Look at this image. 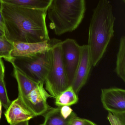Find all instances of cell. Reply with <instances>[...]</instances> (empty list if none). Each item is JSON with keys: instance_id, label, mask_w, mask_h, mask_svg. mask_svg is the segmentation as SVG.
<instances>
[{"instance_id": "1", "label": "cell", "mask_w": 125, "mask_h": 125, "mask_svg": "<svg viewBox=\"0 0 125 125\" xmlns=\"http://www.w3.org/2000/svg\"><path fill=\"white\" fill-rule=\"evenodd\" d=\"M4 34L12 42L50 40L46 23L47 10L16 6L2 2Z\"/></svg>"}, {"instance_id": "2", "label": "cell", "mask_w": 125, "mask_h": 125, "mask_svg": "<svg viewBox=\"0 0 125 125\" xmlns=\"http://www.w3.org/2000/svg\"><path fill=\"white\" fill-rule=\"evenodd\" d=\"M115 20L110 2L99 0L90 21L87 44L93 67L102 58L114 36Z\"/></svg>"}, {"instance_id": "3", "label": "cell", "mask_w": 125, "mask_h": 125, "mask_svg": "<svg viewBox=\"0 0 125 125\" xmlns=\"http://www.w3.org/2000/svg\"><path fill=\"white\" fill-rule=\"evenodd\" d=\"M86 10L85 0H52L47 9L55 34L72 32L79 26Z\"/></svg>"}, {"instance_id": "4", "label": "cell", "mask_w": 125, "mask_h": 125, "mask_svg": "<svg viewBox=\"0 0 125 125\" xmlns=\"http://www.w3.org/2000/svg\"><path fill=\"white\" fill-rule=\"evenodd\" d=\"M61 42V40L56 39L49 41L52 62L45 83L46 90L54 98L69 86L62 58Z\"/></svg>"}, {"instance_id": "5", "label": "cell", "mask_w": 125, "mask_h": 125, "mask_svg": "<svg viewBox=\"0 0 125 125\" xmlns=\"http://www.w3.org/2000/svg\"><path fill=\"white\" fill-rule=\"evenodd\" d=\"M51 49L27 57L13 58L10 63L32 80L45 83L52 62Z\"/></svg>"}, {"instance_id": "6", "label": "cell", "mask_w": 125, "mask_h": 125, "mask_svg": "<svg viewBox=\"0 0 125 125\" xmlns=\"http://www.w3.org/2000/svg\"><path fill=\"white\" fill-rule=\"evenodd\" d=\"M44 84L39 82L26 96L21 98L18 97L23 105L35 117L43 116L50 108L47 100L53 97L44 88Z\"/></svg>"}, {"instance_id": "7", "label": "cell", "mask_w": 125, "mask_h": 125, "mask_svg": "<svg viewBox=\"0 0 125 125\" xmlns=\"http://www.w3.org/2000/svg\"><path fill=\"white\" fill-rule=\"evenodd\" d=\"M62 58L69 86H71L80 58L81 46L75 40L68 39L62 41Z\"/></svg>"}, {"instance_id": "8", "label": "cell", "mask_w": 125, "mask_h": 125, "mask_svg": "<svg viewBox=\"0 0 125 125\" xmlns=\"http://www.w3.org/2000/svg\"><path fill=\"white\" fill-rule=\"evenodd\" d=\"M101 101L103 108L108 112L125 113V90L118 87L101 89Z\"/></svg>"}, {"instance_id": "9", "label": "cell", "mask_w": 125, "mask_h": 125, "mask_svg": "<svg viewBox=\"0 0 125 125\" xmlns=\"http://www.w3.org/2000/svg\"><path fill=\"white\" fill-rule=\"evenodd\" d=\"M92 66L89 47L87 45H82L80 61L71 85L76 94L86 83Z\"/></svg>"}, {"instance_id": "10", "label": "cell", "mask_w": 125, "mask_h": 125, "mask_svg": "<svg viewBox=\"0 0 125 125\" xmlns=\"http://www.w3.org/2000/svg\"><path fill=\"white\" fill-rule=\"evenodd\" d=\"M50 41V40H49ZM49 41L38 42H12V58L27 57L45 52L51 49Z\"/></svg>"}, {"instance_id": "11", "label": "cell", "mask_w": 125, "mask_h": 125, "mask_svg": "<svg viewBox=\"0 0 125 125\" xmlns=\"http://www.w3.org/2000/svg\"><path fill=\"white\" fill-rule=\"evenodd\" d=\"M4 115L7 122L10 125L29 120L35 117L23 105L18 98L12 101Z\"/></svg>"}, {"instance_id": "12", "label": "cell", "mask_w": 125, "mask_h": 125, "mask_svg": "<svg viewBox=\"0 0 125 125\" xmlns=\"http://www.w3.org/2000/svg\"><path fill=\"white\" fill-rule=\"evenodd\" d=\"M13 76L17 82L18 91V97L19 98L26 96L37 86L39 82L32 80L14 67H13Z\"/></svg>"}, {"instance_id": "13", "label": "cell", "mask_w": 125, "mask_h": 125, "mask_svg": "<svg viewBox=\"0 0 125 125\" xmlns=\"http://www.w3.org/2000/svg\"><path fill=\"white\" fill-rule=\"evenodd\" d=\"M4 3L20 7L47 10L52 0H0Z\"/></svg>"}, {"instance_id": "14", "label": "cell", "mask_w": 125, "mask_h": 125, "mask_svg": "<svg viewBox=\"0 0 125 125\" xmlns=\"http://www.w3.org/2000/svg\"><path fill=\"white\" fill-rule=\"evenodd\" d=\"M55 99V103L57 107L75 105L78 103L79 98L72 86H69L59 93Z\"/></svg>"}, {"instance_id": "15", "label": "cell", "mask_w": 125, "mask_h": 125, "mask_svg": "<svg viewBox=\"0 0 125 125\" xmlns=\"http://www.w3.org/2000/svg\"><path fill=\"white\" fill-rule=\"evenodd\" d=\"M115 72L117 76L125 82V37L122 36L120 41L117 55Z\"/></svg>"}, {"instance_id": "16", "label": "cell", "mask_w": 125, "mask_h": 125, "mask_svg": "<svg viewBox=\"0 0 125 125\" xmlns=\"http://www.w3.org/2000/svg\"><path fill=\"white\" fill-rule=\"evenodd\" d=\"M43 116L45 117L44 125H68L70 120L72 117L69 119H64L60 114L59 107H50Z\"/></svg>"}, {"instance_id": "17", "label": "cell", "mask_w": 125, "mask_h": 125, "mask_svg": "<svg viewBox=\"0 0 125 125\" xmlns=\"http://www.w3.org/2000/svg\"><path fill=\"white\" fill-rule=\"evenodd\" d=\"M12 49V43L7 40L4 35H0V58L10 63L13 59L11 56Z\"/></svg>"}, {"instance_id": "18", "label": "cell", "mask_w": 125, "mask_h": 125, "mask_svg": "<svg viewBox=\"0 0 125 125\" xmlns=\"http://www.w3.org/2000/svg\"><path fill=\"white\" fill-rule=\"evenodd\" d=\"M0 101L6 110L12 102L9 99L7 95L4 78H0Z\"/></svg>"}, {"instance_id": "19", "label": "cell", "mask_w": 125, "mask_h": 125, "mask_svg": "<svg viewBox=\"0 0 125 125\" xmlns=\"http://www.w3.org/2000/svg\"><path fill=\"white\" fill-rule=\"evenodd\" d=\"M107 119L111 125H125V113L115 114L108 112Z\"/></svg>"}, {"instance_id": "20", "label": "cell", "mask_w": 125, "mask_h": 125, "mask_svg": "<svg viewBox=\"0 0 125 125\" xmlns=\"http://www.w3.org/2000/svg\"><path fill=\"white\" fill-rule=\"evenodd\" d=\"M59 107L60 114L64 119H69L76 115L70 106H63Z\"/></svg>"}, {"instance_id": "21", "label": "cell", "mask_w": 125, "mask_h": 125, "mask_svg": "<svg viewBox=\"0 0 125 125\" xmlns=\"http://www.w3.org/2000/svg\"><path fill=\"white\" fill-rule=\"evenodd\" d=\"M85 124L86 119L78 117L76 115L70 119L68 125H85Z\"/></svg>"}, {"instance_id": "22", "label": "cell", "mask_w": 125, "mask_h": 125, "mask_svg": "<svg viewBox=\"0 0 125 125\" xmlns=\"http://www.w3.org/2000/svg\"><path fill=\"white\" fill-rule=\"evenodd\" d=\"M5 67L1 58H0V78H4Z\"/></svg>"}, {"instance_id": "23", "label": "cell", "mask_w": 125, "mask_h": 125, "mask_svg": "<svg viewBox=\"0 0 125 125\" xmlns=\"http://www.w3.org/2000/svg\"><path fill=\"white\" fill-rule=\"evenodd\" d=\"M2 2L0 0V27L4 31V23L2 18V15L1 13V6Z\"/></svg>"}, {"instance_id": "24", "label": "cell", "mask_w": 125, "mask_h": 125, "mask_svg": "<svg viewBox=\"0 0 125 125\" xmlns=\"http://www.w3.org/2000/svg\"><path fill=\"white\" fill-rule=\"evenodd\" d=\"M10 125H29V120L27 121H23L17 123H15L14 124H11Z\"/></svg>"}, {"instance_id": "25", "label": "cell", "mask_w": 125, "mask_h": 125, "mask_svg": "<svg viewBox=\"0 0 125 125\" xmlns=\"http://www.w3.org/2000/svg\"><path fill=\"white\" fill-rule=\"evenodd\" d=\"M85 125H97L94 123L90 120L86 119V124Z\"/></svg>"}, {"instance_id": "26", "label": "cell", "mask_w": 125, "mask_h": 125, "mask_svg": "<svg viewBox=\"0 0 125 125\" xmlns=\"http://www.w3.org/2000/svg\"><path fill=\"white\" fill-rule=\"evenodd\" d=\"M1 108H2V104H1V103L0 101V120L1 117V112H2Z\"/></svg>"}, {"instance_id": "27", "label": "cell", "mask_w": 125, "mask_h": 125, "mask_svg": "<svg viewBox=\"0 0 125 125\" xmlns=\"http://www.w3.org/2000/svg\"><path fill=\"white\" fill-rule=\"evenodd\" d=\"M4 35V31L0 27V35Z\"/></svg>"}, {"instance_id": "28", "label": "cell", "mask_w": 125, "mask_h": 125, "mask_svg": "<svg viewBox=\"0 0 125 125\" xmlns=\"http://www.w3.org/2000/svg\"><path fill=\"white\" fill-rule=\"evenodd\" d=\"M123 0V1H124V2H125V0Z\"/></svg>"}, {"instance_id": "29", "label": "cell", "mask_w": 125, "mask_h": 125, "mask_svg": "<svg viewBox=\"0 0 125 125\" xmlns=\"http://www.w3.org/2000/svg\"></svg>"}]
</instances>
